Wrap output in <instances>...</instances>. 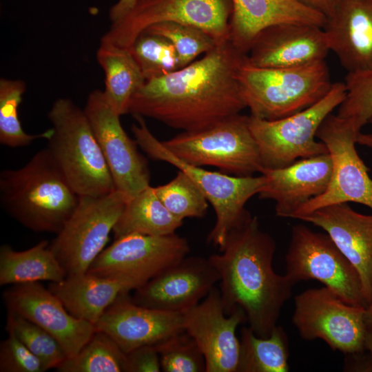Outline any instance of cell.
<instances>
[{
    "mask_svg": "<svg viewBox=\"0 0 372 372\" xmlns=\"http://www.w3.org/2000/svg\"><path fill=\"white\" fill-rule=\"evenodd\" d=\"M246 55L229 40L219 43L203 58L146 80L132 96L128 113L183 132L203 130L240 114L246 106L237 72Z\"/></svg>",
    "mask_w": 372,
    "mask_h": 372,
    "instance_id": "1",
    "label": "cell"
},
{
    "mask_svg": "<svg viewBox=\"0 0 372 372\" xmlns=\"http://www.w3.org/2000/svg\"><path fill=\"white\" fill-rule=\"evenodd\" d=\"M276 245L249 214L229 232L225 244L208 258L220 276V292L225 315L237 307L245 312L249 327L261 338L277 326L280 311L294 284L276 273L272 261Z\"/></svg>",
    "mask_w": 372,
    "mask_h": 372,
    "instance_id": "2",
    "label": "cell"
},
{
    "mask_svg": "<svg viewBox=\"0 0 372 372\" xmlns=\"http://www.w3.org/2000/svg\"><path fill=\"white\" fill-rule=\"evenodd\" d=\"M79 200L47 147L23 167L0 174L2 207L32 231L58 234Z\"/></svg>",
    "mask_w": 372,
    "mask_h": 372,
    "instance_id": "3",
    "label": "cell"
},
{
    "mask_svg": "<svg viewBox=\"0 0 372 372\" xmlns=\"http://www.w3.org/2000/svg\"><path fill=\"white\" fill-rule=\"evenodd\" d=\"M237 79L251 116L269 121L311 106L333 84L324 60L297 67L262 68L250 63L247 55L238 67Z\"/></svg>",
    "mask_w": 372,
    "mask_h": 372,
    "instance_id": "4",
    "label": "cell"
},
{
    "mask_svg": "<svg viewBox=\"0 0 372 372\" xmlns=\"http://www.w3.org/2000/svg\"><path fill=\"white\" fill-rule=\"evenodd\" d=\"M48 117L52 132L47 148L79 196L116 189L109 167L83 110L66 98L56 100Z\"/></svg>",
    "mask_w": 372,
    "mask_h": 372,
    "instance_id": "5",
    "label": "cell"
},
{
    "mask_svg": "<svg viewBox=\"0 0 372 372\" xmlns=\"http://www.w3.org/2000/svg\"><path fill=\"white\" fill-rule=\"evenodd\" d=\"M133 116L136 123L132 124L131 130L138 146L151 158L166 162L185 172L214 208L216 220L207 241L220 251L230 230L249 214L245 206L251 197L258 194L264 185L265 176L262 174L231 176L187 163L173 155L155 137L143 116Z\"/></svg>",
    "mask_w": 372,
    "mask_h": 372,
    "instance_id": "6",
    "label": "cell"
},
{
    "mask_svg": "<svg viewBox=\"0 0 372 372\" xmlns=\"http://www.w3.org/2000/svg\"><path fill=\"white\" fill-rule=\"evenodd\" d=\"M345 96L344 83L336 82L322 99L292 115L271 121L249 116L263 169L282 168L299 159L329 153L325 145L316 140L317 132Z\"/></svg>",
    "mask_w": 372,
    "mask_h": 372,
    "instance_id": "7",
    "label": "cell"
},
{
    "mask_svg": "<svg viewBox=\"0 0 372 372\" xmlns=\"http://www.w3.org/2000/svg\"><path fill=\"white\" fill-rule=\"evenodd\" d=\"M162 142L176 157L195 166L216 167L236 176H254L263 169L249 116L240 113Z\"/></svg>",
    "mask_w": 372,
    "mask_h": 372,
    "instance_id": "8",
    "label": "cell"
},
{
    "mask_svg": "<svg viewBox=\"0 0 372 372\" xmlns=\"http://www.w3.org/2000/svg\"><path fill=\"white\" fill-rule=\"evenodd\" d=\"M130 198L117 189L99 196H79L74 211L50 243L67 276L87 271Z\"/></svg>",
    "mask_w": 372,
    "mask_h": 372,
    "instance_id": "9",
    "label": "cell"
},
{
    "mask_svg": "<svg viewBox=\"0 0 372 372\" xmlns=\"http://www.w3.org/2000/svg\"><path fill=\"white\" fill-rule=\"evenodd\" d=\"M285 263V275L294 285L316 280L346 303L368 307L358 273L327 233L316 232L303 225H294Z\"/></svg>",
    "mask_w": 372,
    "mask_h": 372,
    "instance_id": "10",
    "label": "cell"
},
{
    "mask_svg": "<svg viewBox=\"0 0 372 372\" xmlns=\"http://www.w3.org/2000/svg\"><path fill=\"white\" fill-rule=\"evenodd\" d=\"M231 0H136L121 20L111 24L101 41L130 50L149 27L174 22L198 27L219 44L229 40Z\"/></svg>",
    "mask_w": 372,
    "mask_h": 372,
    "instance_id": "11",
    "label": "cell"
},
{
    "mask_svg": "<svg viewBox=\"0 0 372 372\" xmlns=\"http://www.w3.org/2000/svg\"><path fill=\"white\" fill-rule=\"evenodd\" d=\"M360 132L361 130L351 119L332 114L324 119L316 137L325 145L330 155L331 179L326 191L307 203L293 218L342 203H359L372 210V179L355 148Z\"/></svg>",
    "mask_w": 372,
    "mask_h": 372,
    "instance_id": "12",
    "label": "cell"
},
{
    "mask_svg": "<svg viewBox=\"0 0 372 372\" xmlns=\"http://www.w3.org/2000/svg\"><path fill=\"white\" fill-rule=\"evenodd\" d=\"M292 322L304 340L321 339L333 350L357 355L365 349V308L344 302L326 287L295 296Z\"/></svg>",
    "mask_w": 372,
    "mask_h": 372,
    "instance_id": "13",
    "label": "cell"
},
{
    "mask_svg": "<svg viewBox=\"0 0 372 372\" xmlns=\"http://www.w3.org/2000/svg\"><path fill=\"white\" fill-rule=\"evenodd\" d=\"M187 239L130 234L114 239L90 265L87 273L136 280L142 285L187 256Z\"/></svg>",
    "mask_w": 372,
    "mask_h": 372,
    "instance_id": "14",
    "label": "cell"
},
{
    "mask_svg": "<svg viewBox=\"0 0 372 372\" xmlns=\"http://www.w3.org/2000/svg\"><path fill=\"white\" fill-rule=\"evenodd\" d=\"M100 145L116 189L130 198L149 186L147 163L122 127L118 115L109 104L103 91L95 90L87 96L83 109Z\"/></svg>",
    "mask_w": 372,
    "mask_h": 372,
    "instance_id": "15",
    "label": "cell"
},
{
    "mask_svg": "<svg viewBox=\"0 0 372 372\" xmlns=\"http://www.w3.org/2000/svg\"><path fill=\"white\" fill-rule=\"evenodd\" d=\"M184 329L203 353L206 372H237L240 344L238 326L247 322L239 307L227 316L219 289L214 287L198 304L183 313Z\"/></svg>",
    "mask_w": 372,
    "mask_h": 372,
    "instance_id": "16",
    "label": "cell"
},
{
    "mask_svg": "<svg viewBox=\"0 0 372 372\" xmlns=\"http://www.w3.org/2000/svg\"><path fill=\"white\" fill-rule=\"evenodd\" d=\"M8 311L37 324L74 356L96 331L95 324L72 315L61 300L40 282L14 285L3 293Z\"/></svg>",
    "mask_w": 372,
    "mask_h": 372,
    "instance_id": "17",
    "label": "cell"
},
{
    "mask_svg": "<svg viewBox=\"0 0 372 372\" xmlns=\"http://www.w3.org/2000/svg\"><path fill=\"white\" fill-rule=\"evenodd\" d=\"M219 280L209 258L186 256L135 289L131 298L147 308L183 313L203 300Z\"/></svg>",
    "mask_w": 372,
    "mask_h": 372,
    "instance_id": "18",
    "label": "cell"
},
{
    "mask_svg": "<svg viewBox=\"0 0 372 372\" xmlns=\"http://www.w3.org/2000/svg\"><path fill=\"white\" fill-rule=\"evenodd\" d=\"M95 327L110 336L125 353L142 346L156 345L185 330L183 313L138 305L129 293L120 296Z\"/></svg>",
    "mask_w": 372,
    "mask_h": 372,
    "instance_id": "19",
    "label": "cell"
},
{
    "mask_svg": "<svg viewBox=\"0 0 372 372\" xmlns=\"http://www.w3.org/2000/svg\"><path fill=\"white\" fill-rule=\"evenodd\" d=\"M322 229L358 273L368 305L372 302V214L342 203L316 209L298 218Z\"/></svg>",
    "mask_w": 372,
    "mask_h": 372,
    "instance_id": "20",
    "label": "cell"
},
{
    "mask_svg": "<svg viewBox=\"0 0 372 372\" xmlns=\"http://www.w3.org/2000/svg\"><path fill=\"white\" fill-rule=\"evenodd\" d=\"M329 51L322 28L281 23L268 27L257 35L247 59L262 68L297 67L324 61Z\"/></svg>",
    "mask_w": 372,
    "mask_h": 372,
    "instance_id": "21",
    "label": "cell"
},
{
    "mask_svg": "<svg viewBox=\"0 0 372 372\" xmlns=\"http://www.w3.org/2000/svg\"><path fill=\"white\" fill-rule=\"evenodd\" d=\"M332 163L329 153L299 159L282 168L263 169L261 199L276 203L278 216L293 218L309 200L323 194L329 183Z\"/></svg>",
    "mask_w": 372,
    "mask_h": 372,
    "instance_id": "22",
    "label": "cell"
},
{
    "mask_svg": "<svg viewBox=\"0 0 372 372\" xmlns=\"http://www.w3.org/2000/svg\"><path fill=\"white\" fill-rule=\"evenodd\" d=\"M322 28L330 51L348 72L372 68V0H342Z\"/></svg>",
    "mask_w": 372,
    "mask_h": 372,
    "instance_id": "23",
    "label": "cell"
},
{
    "mask_svg": "<svg viewBox=\"0 0 372 372\" xmlns=\"http://www.w3.org/2000/svg\"><path fill=\"white\" fill-rule=\"evenodd\" d=\"M229 41L247 54L257 35L281 23H301L323 28L326 17L297 0H231Z\"/></svg>",
    "mask_w": 372,
    "mask_h": 372,
    "instance_id": "24",
    "label": "cell"
},
{
    "mask_svg": "<svg viewBox=\"0 0 372 372\" xmlns=\"http://www.w3.org/2000/svg\"><path fill=\"white\" fill-rule=\"evenodd\" d=\"M143 286L130 279L85 273L68 276L48 287L77 318L96 324L106 309L122 294Z\"/></svg>",
    "mask_w": 372,
    "mask_h": 372,
    "instance_id": "25",
    "label": "cell"
},
{
    "mask_svg": "<svg viewBox=\"0 0 372 372\" xmlns=\"http://www.w3.org/2000/svg\"><path fill=\"white\" fill-rule=\"evenodd\" d=\"M43 240L33 247L17 251L4 244L0 247V285L41 281L59 282L67 273L50 247Z\"/></svg>",
    "mask_w": 372,
    "mask_h": 372,
    "instance_id": "26",
    "label": "cell"
},
{
    "mask_svg": "<svg viewBox=\"0 0 372 372\" xmlns=\"http://www.w3.org/2000/svg\"><path fill=\"white\" fill-rule=\"evenodd\" d=\"M96 60L105 74L104 94L120 116L128 114L130 101L145 82V78L131 51L101 41Z\"/></svg>",
    "mask_w": 372,
    "mask_h": 372,
    "instance_id": "27",
    "label": "cell"
},
{
    "mask_svg": "<svg viewBox=\"0 0 372 372\" xmlns=\"http://www.w3.org/2000/svg\"><path fill=\"white\" fill-rule=\"evenodd\" d=\"M183 221L164 206L149 185L127 202L112 231L114 239L130 234L166 236L174 234Z\"/></svg>",
    "mask_w": 372,
    "mask_h": 372,
    "instance_id": "28",
    "label": "cell"
},
{
    "mask_svg": "<svg viewBox=\"0 0 372 372\" xmlns=\"http://www.w3.org/2000/svg\"><path fill=\"white\" fill-rule=\"evenodd\" d=\"M240 344L237 372L289 371L288 338L282 327L276 326L267 338L259 337L249 327H244Z\"/></svg>",
    "mask_w": 372,
    "mask_h": 372,
    "instance_id": "29",
    "label": "cell"
},
{
    "mask_svg": "<svg viewBox=\"0 0 372 372\" xmlns=\"http://www.w3.org/2000/svg\"><path fill=\"white\" fill-rule=\"evenodd\" d=\"M126 353L107 333L96 330L74 356L67 358L59 372H125Z\"/></svg>",
    "mask_w": 372,
    "mask_h": 372,
    "instance_id": "30",
    "label": "cell"
},
{
    "mask_svg": "<svg viewBox=\"0 0 372 372\" xmlns=\"http://www.w3.org/2000/svg\"><path fill=\"white\" fill-rule=\"evenodd\" d=\"M25 90L22 80L0 79V143L3 145L24 147L38 138L48 139L52 134V128L37 134H29L22 128L18 108Z\"/></svg>",
    "mask_w": 372,
    "mask_h": 372,
    "instance_id": "31",
    "label": "cell"
},
{
    "mask_svg": "<svg viewBox=\"0 0 372 372\" xmlns=\"http://www.w3.org/2000/svg\"><path fill=\"white\" fill-rule=\"evenodd\" d=\"M130 50L145 81L165 76L181 68L174 45L163 37L143 32Z\"/></svg>",
    "mask_w": 372,
    "mask_h": 372,
    "instance_id": "32",
    "label": "cell"
},
{
    "mask_svg": "<svg viewBox=\"0 0 372 372\" xmlns=\"http://www.w3.org/2000/svg\"><path fill=\"white\" fill-rule=\"evenodd\" d=\"M164 206L176 217L203 218L206 215L208 201L194 182L183 171L166 184L154 187Z\"/></svg>",
    "mask_w": 372,
    "mask_h": 372,
    "instance_id": "33",
    "label": "cell"
},
{
    "mask_svg": "<svg viewBox=\"0 0 372 372\" xmlns=\"http://www.w3.org/2000/svg\"><path fill=\"white\" fill-rule=\"evenodd\" d=\"M6 331L13 332L42 362L45 371L58 368L67 354L58 340L25 318L8 311Z\"/></svg>",
    "mask_w": 372,
    "mask_h": 372,
    "instance_id": "34",
    "label": "cell"
},
{
    "mask_svg": "<svg viewBox=\"0 0 372 372\" xmlns=\"http://www.w3.org/2000/svg\"><path fill=\"white\" fill-rule=\"evenodd\" d=\"M143 32L158 35L170 41L176 51L181 68L218 44L203 30L184 23L163 22L149 27Z\"/></svg>",
    "mask_w": 372,
    "mask_h": 372,
    "instance_id": "35",
    "label": "cell"
},
{
    "mask_svg": "<svg viewBox=\"0 0 372 372\" xmlns=\"http://www.w3.org/2000/svg\"><path fill=\"white\" fill-rule=\"evenodd\" d=\"M164 372H206L204 355L194 339L185 331L154 345Z\"/></svg>",
    "mask_w": 372,
    "mask_h": 372,
    "instance_id": "36",
    "label": "cell"
},
{
    "mask_svg": "<svg viewBox=\"0 0 372 372\" xmlns=\"http://www.w3.org/2000/svg\"><path fill=\"white\" fill-rule=\"evenodd\" d=\"M346 96L337 115L351 119L361 130L372 118V68L345 76Z\"/></svg>",
    "mask_w": 372,
    "mask_h": 372,
    "instance_id": "37",
    "label": "cell"
},
{
    "mask_svg": "<svg viewBox=\"0 0 372 372\" xmlns=\"http://www.w3.org/2000/svg\"><path fill=\"white\" fill-rule=\"evenodd\" d=\"M0 344L1 372H43L42 362L12 331Z\"/></svg>",
    "mask_w": 372,
    "mask_h": 372,
    "instance_id": "38",
    "label": "cell"
},
{
    "mask_svg": "<svg viewBox=\"0 0 372 372\" xmlns=\"http://www.w3.org/2000/svg\"><path fill=\"white\" fill-rule=\"evenodd\" d=\"M160 371V357L154 345L142 346L126 353L125 372Z\"/></svg>",
    "mask_w": 372,
    "mask_h": 372,
    "instance_id": "39",
    "label": "cell"
},
{
    "mask_svg": "<svg viewBox=\"0 0 372 372\" xmlns=\"http://www.w3.org/2000/svg\"><path fill=\"white\" fill-rule=\"evenodd\" d=\"M301 3L328 17L342 0H297Z\"/></svg>",
    "mask_w": 372,
    "mask_h": 372,
    "instance_id": "40",
    "label": "cell"
},
{
    "mask_svg": "<svg viewBox=\"0 0 372 372\" xmlns=\"http://www.w3.org/2000/svg\"><path fill=\"white\" fill-rule=\"evenodd\" d=\"M136 0H118L113 5L108 13L112 23L121 20L132 8Z\"/></svg>",
    "mask_w": 372,
    "mask_h": 372,
    "instance_id": "41",
    "label": "cell"
},
{
    "mask_svg": "<svg viewBox=\"0 0 372 372\" xmlns=\"http://www.w3.org/2000/svg\"><path fill=\"white\" fill-rule=\"evenodd\" d=\"M364 348L369 353V360L366 366V371H372V329H367L365 340Z\"/></svg>",
    "mask_w": 372,
    "mask_h": 372,
    "instance_id": "42",
    "label": "cell"
},
{
    "mask_svg": "<svg viewBox=\"0 0 372 372\" xmlns=\"http://www.w3.org/2000/svg\"><path fill=\"white\" fill-rule=\"evenodd\" d=\"M369 123H371L372 125V118H371ZM357 144L364 146L372 150V132H360L357 137Z\"/></svg>",
    "mask_w": 372,
    "mask_h": 372,
    "instance_id": "43",
    "label": "cell"
},
{
    "mask_svg": "<svg viewBox=\"0 0 372 372\" xmlns=\"http://www.w3.org/2000/svg\"><path fill=\"white\" fill-rule=\"evenodd\" d=\"M364 321L367 329H372V302L365 309L364 311Z\"/></svg>",
    "mask_w": 372,
    "mask_h": 372,
    "instance_id": "44",
    "label": "cell"
}]
</instances>
